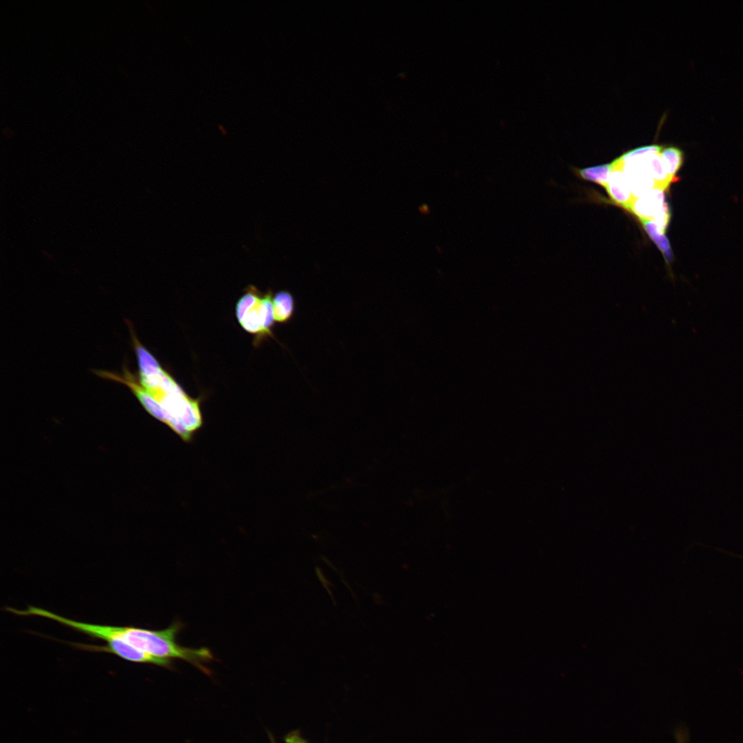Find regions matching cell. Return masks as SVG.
Returning a JSON list of instances; mask_svg holds the SVG:
<instances>
[{"mask_svg": "<svg viewBox=\"0 0 743 743\" xmlns=\"http://www.w3.org/2000/svg\"><path fill=\"white\" fill-rule=\"evenodd\" d=\"M136 358L138 380L169 416V428L183 441L191 442L204 424L200 398H192L147 349Z\"/></svg>", "mask_w": 743, "mask_h": 743, "instance_id": "1", "label": "cell"}, {"mask_svg": "<svg viewBox=\"0 0 743 743\" xmlns=\"http://www.w3.org/2000/svg\"><path fill=\"white\" fill-rule=\"evenodd\" d=\"M182 627L179 621L160 630L125 626L121 635L127 643L151 656L167 660L182 659L205 671L204 663L213 658L211 651L206 647H185L177 643L176 637Z\"/></svg>", "mask_w": 743, "mask_h": 743, "instance_id": "2", "label": "cell"}, {"mask_svg": "<svg viewBox=\"0 0 743 743\" xmlns=\"http://www.w3.org/2000/svg\"><path fill=\"white\" fill-rule=\"evenodd\" d=\"M273 294L271 290L246 309L235 312L237 319L244 330L255 336L254 345L259 346L268 338H274V319L272 309Z\"/></svg>", "mask_w": 743, "mask_h": 743, "instance_id": "3", "label": "cell"}, {"mask_svg": "<svg viewBox=\"0 0 743 743\" xmlns=\"http://www.w3.org/2000/svg\"><path fill=\"white\" fill-rule=\"evenodd\" d=\"M100 640L106 643L105 646H95L85 644L76 645L80 648L97 652H109L118 657L133 663H150L161 667H170L171 660L158 658L142 652L121 639L111 636H103Z\"/></svg>", "mask_w": 743, "mask_h": 743, "instance_id": "4", "label": "cell"}, {"mask_svg": "<svg viewBox=\"0 0 743 743\" xmlns=\"http://www.w3.org/2000/svg\"><path fill=\"white\" fill-rule=\"evenodd\" d=\"M664 190L654 188L644 195L636 198L629 208L640 220H653L663 212L668 205L665 200Z\"/></svg>", "mask_w": 743, "mask_h": 743, "instance_id": "5", "label": "cell"}, {"mask_svg": "<svg viewBox=\"0 0 743 743\" xmlns=\"http://www.w3.org/2000/svg\"><path fill=\"white\" fill-rule=\"evenodd\" d=\"M605 189L616 204L627 210L635 199L627 179L621 169H613Z\"/></svg>", "mask_w": 743, "mask_h": 743, "instance_id": "6", "label": "cell"}, {"mask_svg": "<svg viewBox=\"0 0 743 743\" xmlns=\"http://www.w3.org/2000/svg\"><path fill=\"white\" fill-rule=\"evenodd\" d=\"M272 309L275 322L286 323L294 316L296 303L294 296L288 290H280L273 295Z\"/></svg>", "mask_w": 743, "mask_h": 743, "instance_id": "7", "label": "cell"}, {"mask_svg": "<svg viewBox=\"0 0 743 743\" xmlns=\"http://www.w3.org/2000/svg\"><path fill=\"white\" fill-rule=\"evenodd\" d=\"M662 147L649 154L646 159V164L648 171L655 182V188H659L665 191L674 180L667 172L663 159L660 155Z\"/></svg>", "mask_w": 743, "mask_h": 743, "instance_id": "8", "label": "cell"}, {"mask_svg": "<svg viewBox=\"0 0 743 743\" xmlns=\"http://www.w3.org/2000/svg\"><path fill=\"white\" fill-rule=\"evenodd\" d=\"M640 222L645 232L661 251L665 261L668 264L670 263L673 259V254L669 241L665 235L658 230L654 221L640 220Z\"/></svg>", "mask_w": 743, "mask_h": 743, "instance_id": "9", "label": "cell"}, {"mask_svg": "<svg viewBox=\"0 0 743 743\" xmlns=\"http://www.w3.org/2000/svg\"><path fill=\"white\" fill-rule=\"evenodd\" d=\"M612 171V164L610 163L581 169L578 170V173L583 179L597 183L605 188Z\"/></svg>", "mask_w": 743, "mask_h": 743, "instance_id": "10", "label": "cell"}, {"mask_svg": "<svg viewBox=\"0 0 743 743\" xmlns=\"http://www.w3.org/2000/svg\"><path fill=\"white\" fill-rule=\"evenodd\" d=\"M660 155L667 173L674 178L683 163L682 151L676 147L663 146L660 151Z\"/></svg>", "mask_w": 743, "mask_h": 743, "instance_id": "11", "label": "cell"}, {"mask_svg": "<svg viewBox=\"0 0 743 743\" xmlns=\"http://www.w3.org/2000/svg\"><path fill=\"white\" fill-rule=\"evenodd\" d=\"M674 737L676 743H689V732L685 726L677 727L674 731Z\"/></svg>", "mask_w": 743, "mask_h": 743, "instance_id": "12", "label": "cell"}, {"mask_svg": "<svg viewBox=\"0 0 743 743\" xmlns=\"http://www.w3.org/2000/svg\"><path fill=\"white\" fill-rule=\"evenodd\" d=\"M286 742L287 743H307L297 731L288 734L286 737Z\"/></svg>", "mask_w": 743, "mask_h": 743, "instance_id": "13", "label": "cell"}]
</instances>
